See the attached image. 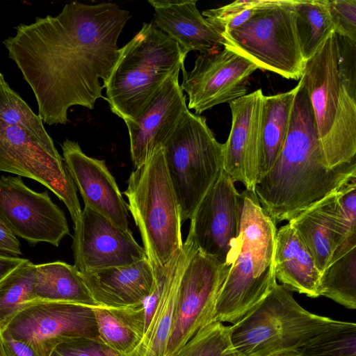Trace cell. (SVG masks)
Here are the masks:
<instances>
[{
  "mask_svg": "<svg viewBox=\"0 0 356 356\" xmlns=\"http://www.w3.org/2000/svg\"><path fill=\"white\" fill-rule=\"evenodd\" d=\"M131 18L113 3L65 4L56 16L21 24L3 42L35 95L44 123L65 124L73 106L93 109L118 58V39Z\"/></svg>",
  "mask_w": 356,
  "mask_h": 356,
  "instance_id": "obj_1",
  "label": "cell"
},
{
  "mask_svg": "<svg viewBox=\"0 0 356 356\" xmlns=\"http://www.w3.org/2000/svg\"><path fill=\"white\" fill-rule=\"evenodd\" d=\"M298 85L284 147L254 191L275 225L289 221L356 179V159L332 169L326 165L309 99Z\"/></svg>",
  "mask_w": 356,
  "mask_h": 356,
  "instance_id": "obj_2",
  "label": "cell"
},
{
  "mask_svg": "<svg viewBox=\"0 0 356 356\" xmlns=\"http://www.w3.org/2000/svg\"><path fill=\"white\" fill-rule=\"evenodd\" d=\"M276 234L254 192L245 189L239 195L238 241L216 298L213 321L235 324L272 290L277 282Z\"/></svg>",
  "mask_w": 356,
  "mask_h": 356,
  "instance_id": "obj_3",
  "label": "cell"
},
{
  "mask_svg": "<svg viewBox=\"0 0 356 356\" xmlns=\"http://www.w3.org/2000/svg\"><path fill=\"white\" fill-rule=\"evenodd\" d=\"M188 51L152 23L123 47L104 81L111 111L124 122L137 118L167 79L179 72Z\"/></svg>",
  "mask_w": 356,
  "mask_h": 356,
  "instance_id": "obj_4",
  "label": "cell"
},
{
  "mask_svg": "<svg viewBox=\"0 0 356 356\" xmlns=\"http://www.w3.org/2000/svg\"><path fill=\"white\" fill-rule=\"evenodd\" d=\"M351 323L308 312L296 302L290 290L276 282L257 306L229 326V334L238 356H280Z\"/></svg>",
  "mask_w": 356,
  "mask_h": 356,
  "instance_id": "obj_5",
  "label": "cell"
},
{
  "mask_svg": "<svg viewBox=\"0 0 356 356\" xmlns=\"http://www.w3.org/2000/svg\"><path fill=\"white\" fill-rule=\"evenodd\" d=\"M333 31L305 61L300 79L309 99L325 162L332 169L356 159V95L341 83Z\"/></svg>",
  "mask_w": 356,
  "mask_h": 356,
  "instance_id": "obj_6",
  "label": "cell"
},
{
  "mask_svg": "<svg viewBox=\"0 0 356 356\" xmlns=\"http://www.w3.org/2000/svg\"><path fill=\"white\" fill-rule=\"evenodd\" d=\"M124 194L154 272L163 270L183 242L179 207L162 145L131 172Z\"/></svg>",
  "mask_w": 356,
  "mask_h": 356,
  "instance_id": "obj_7",
  "label": "cell"
},
{
  "mask_svg": "<svg viewBox=\"0 0 356 356\" xmlns=\"http://www.w3.org/2000/svg\"><path fill=\"white\" fill-rule=\"evenodd\" d=\"M162 146L183 223L223 170V144L205 118L186 111Z\"/></svg>",
  "mask_w": 356,
  "mask_h": 356,
  "instance_id": "obj_8",
  "label": "cell"
},
{
  "mask_svg": "<svg viewBox=\"0 0 356 356\" xmlns=\"http://www.w3.org/2000/svg\"><path fill=\"white\" fill-rule=\"evenodd\" d=\"M221 37L223 47L258 69L300 80L305 61L297 34L294 0H264L245 22Z\"/></svg>",
  "mask_w": 356,
  "mask_h": 356,
  "instance_id": "obj_9",
  "label": "cell"
},
{
  "mask_svg": "<svg viewBox=\"0 0 356 356\" xmlns=\"http://www.w3.org/2000/svg\"><path fill=\"white\" fill-rule=\"evenodd\" d=\"M182 250L176 309L165 356L175 353L213 321L216 298L231 264L202 254L189 234Z\"/></svg>",
  "mask_w": 356,
  "mask_h": 356,
  "instance_id": "obj_10",
  "label": "cell"
},
{
  "mask_svg": "<svg viewBox=\"0 0 356 356\" xmlns=\"http://www.w3.org/2000/svg\"><path fill=\"white\" fill-rule=\"evenodd\" d=\"M0 171L32 179L66 206L74 224L82 209L76 186L54 143H46L17 126L0 122Z\"/></svg>",
  "mask_w": 356,
  "mask_h": 356,
  "instance_id": "obj_11",
  "label": "cell"
},
{
  "mask_svg": "<svg viewBox=\"0 0 356 356\" xmlns=\"http://www.w3.org/2000/svg\"><path fill=\"white\" fill-rule=\"evenodd\" d=\"M1 333L29 343L40 356H49L66 340L99 338L93 306L42 300L19 312Z\"/></svg>",
  "mask_w": 356,
  "mask_h": 356,
  "instance_id": "obj_12",
  "label": "cell"
},
{
  "mask_svg": "<svg viewBox=\"0 0 356 356\" xmlns=\"http://www.w3.org/2000/svg\"><path fill=\"white\" fill-rule=\"evenodd\" d=\"M257 69L252 61L223 46L200 54L192 70L181 69L180 86L188 96V110L200 115L245 95L250 76Z\"/></svg>",
  "mask_w": 356,
  "mask_h": 356,
  "instance_id": "obj_13",
  "label": "cell"
},
{
  "mask_svg": "<svg viewBox=\"0 0 356 356\" xmlns=\"http://www.w3.org/2000/svg\"><path fill=\"white\" fill-rule=\"evenodd\" d=\"M0 218L31 245L43 242L58 247L70 234L64 212L48 192L33 191L19 176L0 177Z\"/></svg>",
  "mask_w": 356,
  "mask_h": 356,
  "instance_id": "obj_14",
  "label": "cell"
},
{
  "mask_svg": "<svg viewBox=\"0 0 356 356\" xmlns=\"http://www.w3.org/2000/svg\"><path fill=\"white\" fill-rule=\"evenodd\" d=\"M239 195L223 169L190 219L188 234L197 250L222 264H231L238 241Z\"/></svg>",
  "mask_w": 356,
  "mask_h": 356,
  "instance_id": "obj_15",
  "label": "cell"
},
{
  "mask_svg": "<svg viewBox=\"0 0 356 356\" xmlns=\"http://www.w3.org/2000/svg\"><path fill=\"white\" fill-rule=\"evenodd\" d=\"M72 239L74 266L81 273L147 259L129 229H121L88 207L74 224Z\"/></svg>",
  "mask_w": 356,
  "mask_h": 356,
  "instance_id": "obj_16",
  "label": "cell"
},
{
  "mask_svg": "<svg viewBox=\"0 0 356 356\" xmlns=\"http://www.w3.org/2000/svg\"><path fill=\"white\" fill-rule=\"evenodd\" d=\"M263 96L258 89L229 103L232 126L223 144L224 170L252 192L257 182Z\"/></svg>",
  "mask_w": 356,
  "mask_h": 356,
  "instance_id": "obj_17",
  "label": "cell"
},
{
  "mask_svg": "<svg viewBox=\"0 0 356 356\" xmlns=\"http://www.w3.org/2000/svg\"><path fill=\"white\" fill-rule=\"evenodd\" d=\"M64 162L88 207L122 229H129L128 205L105 161L87 156L78 143L62 144Z\"/></svg>",
  "mask_w": 356,
  "mask_h": 356,
  "instance_id": "obj_18",
  "label": "cell"
},
{
  "mask_svg": "<svg viewBox=\"0 0 356 356\" xmlns=\"http://www.w3.org/2000/svg\"><path fill=\"white\" fill-rule=\"evenodd\" d=\"M179 74L175 72L167 79L136 120L125 122L135 168L145 163L153 151L162 145L188 109Z\"/></svg>",
  "mask_w": 356,
  "mask_h": 356,
  "instance_id": "obj_19",
  "label": "cell"
},
{
  "mask_svg": "<svg viewBox=\"0 0 356 356\" xmlns=\"http://www.w3.org/2000/svg\"><path fill=\"white\" fill-rule=\"evenodd\" d=\"M81 275L97 305L108 307L143 305L155 284V274L147 259Z\"/></svg>",
  "mask_w": 356,
  "mask_h": 356,
  "instance_id": "obj_20",
  "label": "cell"
},
{
  "mask_svg": "<svg viewBox=\"0 0 356 356\" xmlns=\"http://www.w3.org/2000/svg\"><path fill=\"white\" fill-rule=\"evenodd\" d=\"M154 25L188 52L205 54L222 47V38L200 14L196 0H149Z\"/></svg>",
  "mask_w": 356,
  "mask_h": 356,
  "instance_id": "obj_21",
  "label": "cell"
},
{
  "mask_svg": "<svg viewBox=\"0 0 356 356\" xmlns=\"http://www.w3.org/2000/svg\"><path fill=\"white\" fill-rule=\"evenodd\" d=\"M274 266L276 280L291 291L310 298L320 296L321 273L311 252L289 222L277 230Z\"/></svg>",
  "mask_w": 356,
  "mask_h": 356,
  "instance_id": "obj_22",
  "label": "cell"
},
{
  "mask_svg": "<svg viewBox=\"0 0 356 356\" xmlns=\"http://www.w3.org/2000/svg\"><path fill=\"white\" fill-rule=\"evenodd\" d=\"M337 192L325 197L289 221L311 252L321 273L342 245L337 218Z\"/></svg>",
  "mask_w": 356,
  "mask_h": 356,
  "instance_id": "obj_23",
  "label": "cell"
},
{
  "mask_svg": "<svg viewBox=\"0 0 356 356\" xmlns=\"http://www.w3.org/2000/svg\"><path fill=\"white\" fill-rule=\"evenodd\" d=\"M298 88V83L287 92L263 96L257 182L269 172L282 152Z\"/></svg>",
  "mask_w": 356,
  "mask_h": 356,
  "instance_id": "obj_24",
  "label": "cell"
},
{
  "mask_svg": "<svg viewBox=\"0 0 356 356\" xmlns=\"http://www.w3.org/2000/svg\"><path fill=\"white\" fill-rule=\"evenodd\" d=\"M35 301L65 302L97 306L81 273L63 261L35 264Z\"/></svg>",
  "mask_w": 356,
  "mask_h": 356,
  "instance_id": "obj_25",
  "label": "cell"
},
{
  "mask_svg": "<svg viewBox=\"0 0 356 356\" xmlns=\"http://www.w3.org/2000/svg\"><path fill=\"white\" fill-rule=\"evenodd\" d=\"M99 339L127 356L141 342L145 330L143 305L129 307L94 306Z\"/></svg>",
  "mask_w": 356,
  "mask_h": 356,
  "instance_id": "obj_26",
  "label": "cell"
},
{
  "mask_svg": "<svg viewBox=\"0 0 356 356\" xmlns=\"http://www.w3.org/2000/svg\"><path fill=\"white\" fill-rule=\"evenodd\" d=\"M319 293L348 309L356 308V245L335 251L321 273Z\"/></svg>",
  "mask_w": 356,
  "mask_h": 356,
  "instance_id": "obj_27",
  "label": "cell"
},
{
  "mask_svg": "<svg viewBox=\"0 0 356 356\" xmlns=\"http://www.w3.org/2000/svg\"><path fill=\"white\" fill-rule=\"evenodd\" d=\"M298 41L306 61L334 31L327 0H294Z\"/></svg>",
  "mask_w": 356,
  "mask_h": 356,
  "instance_id": "obj_28",
  "label": "cell"
},
{
  "mask_svg": "<svg viewBox=\"0 0 356 356\" xmlns=\"http://www.w3.org/2000/svg\"><path fill=\"white\" fill-rule=\"evenodd\" d=\"M35 264L28 259L0 282V333L19 312L35 301Z\"/></svg>",
  "mask_w": 356,
  "mask_h": 356,
  "instance_id": "obj_29",
  "label": "cell"
},
{
  "mask_svg": "<svg viewBox=\"0 0 356 356\" xmlns=\"http://www.w3.org/2000/svg\"><path fill=\"white\" fill-rule=\"evenodd\" d=\"M0 122L19 127L46 143H54L41 118L33 113L5 80L0 82Z\"/></svg>",
  "mask_w": 356,
  "mask_h": 356,
  "instance_id": "obj_30",
  "label": "cell"
},
{
  "mask_svg": "<svg viewBox=\"0 0 356 356\" xmlns=\"http://www.w3.org/2000/svg\"><path fill=\"white\" fill-rule=\"evenodd\" d=\"M171 356H238L231 341L229 326L212 321L197 331Z\"/></svg>",
  "mask_w": 356,
  "mask_h": 356,
  "instance_id": "obj_31",
  "label": "cell"
},
{
  "mask_svg": "<svg viewBox=\"0 0 356 356\" xmlns=\"http://www.w3.org/2000/svg\"><path fill=\"white\" fill-rule=\"evenodd\" d=\"M290 354L299 356H356V324L351 323L346 327L324 333Z\"/></svg>",
  "mask_w": 356,
  "mask_h": 356,
  "instance_id": "obj_32",
  "label": "cell"
},
{
  "mask_svg": "<svg viewBox=\"0 0 356 356\" xmlns=\"http://www.w3.org/2000/svg\"><path fill=\"white\" fill-rule=\"evenodd\" d=\"M264 0H237L217 8L208 9L202 16L221 35L245 22Z\"/></svg>",
  "mask_w": 356,
  "mask_h": 356,
  "instance_id": "obj_33",
  "label": "cell"
},
{
  "mask_svg": "<svg viewBox=\"0 0 356 356\" xmlns=\"http://www.w3.org/2000/svg\"><path fill=\"white\" fill-rule=\"evenodd\" d=\"M337 218L341 246L355 245L356 179L349 181L337 192Z\"/></svg>",
  "mask_w": 356,
  "mask_h": 356,
  "instance_id": "obj_34",
  "label": "cell"
},
{
  "mask_svg": "<svg viewBox=\"0 0 356 356\" xmlns=\"http://www.w3.org/2000/svg\"><path fill=\"white\" fill-rule=\"evenodd\" d=\"M49 356H123L99 338L79 337L56 345Z\"/></svg>",
  "mask_w": 356,
  "mask_h": 356,
  "instance_id": "obj_35",
  "label": "cell"
},
{
  "mask_svg": "<svg viewBox=\"0 0 356 356\" xmlns=\"http://www.w3.org/2000/svg\"><path fill=\"white\" fill-rule=\"evenodd\" d=\"M334 32L356 43V0H327Z\"/></svg>",
  "mask_w": 356,
  "mask_h": 356,
  "instance_id": "obj_36",
  "label": "cell"
},
{
  "mask_svg": "<svg viewBox=\"0 0 356 356\" xmlns=\"http://www.w3.org/2000/svg\"><path fill=\"white\" fill-rule=\"evenodd\" d=\"M20 243L8 226L0 218V255L20 257Z\"/></svg>",
  "mask_w": 356,
  "mask_h": 356,
  "instance_id": "obj_37",
  "label": "cell"
},
{
  "mask_svg": "<svg viewBox=\"0 0 356 356\" xmlns=\"http://www.w3.org/2000/svg\"><path fill=\"white\" fill-rule=\"evenodd\" d=\"M4 356H40L29 343L1 333Z\"/></svg>",
  "mask_w": 356,
  "mask_h": 356,
  "instance_id": "obj_38",
  "label": "cell"
},
{
  "mask_svg": "<svg viewBox=\"0 0 356 356\" xmlns=\"http://www.w3.org/2000/svg\"><path fill=\"white\" fill-rule=\"evenodd\" d=\"M26 259L21 257H9L0 255V282Z\"/></svg>",
  "mask_w": 356,
  "mask_h": 356,
  "instance_id": "obj_39",
  "label": "cell"
},
{
  "mask_svg": "<svg viewBox=\"0 0 356 356\" xmlns=\"http://www.w3.org/2000/svg\"><path fill=\"white\" fill-rule=\"evenodd\" d=\"M0 356H4L3 347H2V342H1V337L0 334Z\"/></svg>",
  "mask_w": 356,
  "mask_h": 356,
  "instance_id": "obj_40",
  "label": "cell"
},
{
  "mask_svg": "<svg viewBox=\"0 0 356 356\" xmlns=\"http://www.w3.org/2000/svg\"><path fill=\"white\" fill-rule=\"evenodd\" d=\"M280 356H299V355H296V354H287V355H280Z\"/></svg>",
  "mask_w": 356,
  "mask_h": 356,
  "instance_id": "obj_41",
  "label": "cell"
},
{
  "mask_svg": "<svg viewBox=\"0 0 356 356\" xmlns=\"http://www.w3.org/2000/svg\"><path fill=\"white\" fill-rule=\"evenodd\" d=\"M4 80V78H3V76L2 75V74L0 72V82L3 81Z\"/></svg>",
  "mask_w": 356,
  "mask_h": 356,
  "instance_id": "obj_42",
  "label": "cell"
}]
</instances>
